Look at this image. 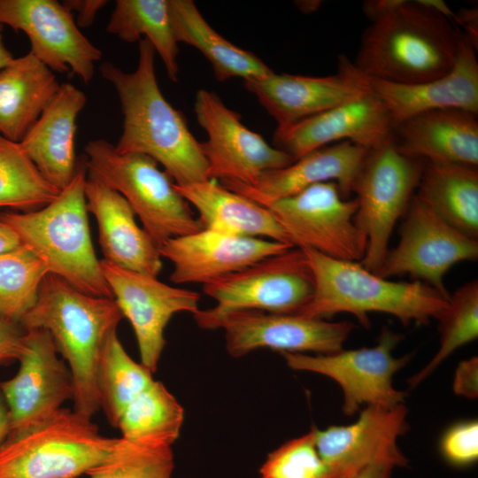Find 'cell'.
Here are the masks:
<instances>
[{"instance_id":"cell-5","label":"cell","mask_w":478,"mask_h":478,"mask_svg":"<svg viewBox=\"0 0 478 478\" xmlns=\"http://www.w3.org/2000/svg\"><path fill=\"white\" fill-rule=\"evenodd\" d=\"M86 179L85 159L79 160L73 179L52 202L31 212H2L0 220L50 274L87 295L113 298L91 241Z\"/></svg>"},{"instance_id":"cell-29","label":"cell","mask_w":478,"mask_h":478,"mask_svg":"<svg viewBox=\"0 0 478 478\" xmlns=\"http://www.w3.org/2000/svg\"><path fill=\"white\" fill-rule=\"evenodd\" d=\"M177 42L199 50L211 64L219 81L240 77L243 81L266 76L273 71L254 53L231 43L202 16L191 0H168Z\"/></svg>"},{"instance_id":"cell-36","label":"cell","mask_w":478,"mask_h":478,"mask_svg":"<svg viewBox=\"0 0 478 478\" xmlns=\"http://www.w3.org/2000/svg\"><path fill=\"white\" fill-rule=\"evenodd\" d=\"M171 445L119 437L112 452L89 468V478H173Z\"/></svg>"},{"instance_id":"cell-23","label":"cell","mask_w":478,"mask_h":478,"mask_svg":"<svg viewBox=\"0 0 478 478\" xmlns=\"http://www.w3.org/2000/svg\"><path fill=\"white\" fill-rule=\"evenodd\" d=\"M88 212L98 225L104 260L126 270L157 277L163 267L158 246L135 221L127 201L96 177L85 182Z\"/></svg>"},{"instance_id":"cell-17","label":"cell","mask_w":478,"mask_h":478,"mask_svg":"<svg viewBox=\"0 0 478 478\" xmlns=\"http://www.w3.org/2000/svg\"><path fill=\"white\" fill-rule=\"evenodd\" d=\"M24 331L25 348L19 358V371L12 378L0 382L12 432L49 419L74 395L71 372L58 358L50 334L43 328Z\"/></svg>"},{"instance_id":"cell-14","label":"cell","mask_w":478,"mask_h":478,"mask_svg":"<svg viewBox=\"0 0 478 478\" xmlns=\"http://www.w3.org/2000/svg\"><path fill=\"white\" fill-rule=\"evenodd\" d=\"M194 111L208 135L202 148L209 180L252 187L265 173L294 161L289 154L244 126L240 114L227 107L214 92L199 89Z\"/></svg>"},{"instance_id":"cell-42","label":"cell","mask_w":478,"mask_h":478,"mask_svg":"<svg viewBox=\"0 0 478 478\" xmlns=\"http://www.w3.org/2000/svg\"><path fill=\"white\" fill-rule=\"evenodd\" d=\"M62 4L71 12L76 13L75 23L79 27H88L96 19L98 12L104 7L105 0H66Z\"/></svg>"},{"instance_id":"cell-6","label":"cell","mask_w":478,"mask_h":478,"mask_svg":"<svg viewBox=\"0 0 478 478\" xmlns=\"http://www.w3.org/2000/svg\"><path fill=\"white\" fill-rule=\"evenodd\" d=\"M119 438L99 433L91 418L61 408L0 445V478H77L103 461Z\"/></svg>"},{"instance_id":"cell-48","label":"cell","mask_w":478,"mask_h":478,"mask_svg":"<svg viewBox=\"0 0 478 478\" xmlns=\"http://www.w3.org/2000/svg\"><path fill=\"white\" fill-rule=\"evenodd\" d=\"M418 4L430 11L437 12L452 21L454 12L443 0H415Z\"/></svg>"},{"instance_id":"cell-33","label":"cell","mask_w":478,"mask_h":478,"mask_svg":"<svg viewBox=\"0 0 478 478\" xmlns=\"http://www.w3.org/2000/svg\"><path fill=\"white\" fill-rule=\"evenodd\" d=\"M183 420L182 406L161 382L154 381L126 407L117 428L123 438L172 446Z\"/></svg>"},{"instance_id":"cell-22","label":"cell","mask_w":478,"mask_h":478,"mask_svg":"<svg viewBox=\"0 0 478 478\" xmlns=\"http://www.w3.org/2000/svg\"><path fill=\"white\" fill-rule=\"evenodd\" d=\"M368 151L343 141L312 150L285 167L265 173L252 187L233 181L220 183L258 204L287 197L326 181L336 182L343 196L348 198L353 194Z\"/></svg>"},{"instance_id":"cell-19","label":"cell","mask_w":478,"mask_h":478,"mask_svg":"<svg viewBox=\"0 0 478 478\" xmlns=\"http://www.w3.org/2000/svg\"><path fill=\"white\" fill-rule=\"evenodd\" d=\"M406 408L366 406L358 419L346 426L314 428L315 445L325 478H345L375 461L403 466L407 459L397 440L407 428Z\"/></svg>"},{"instance_id":"cell-43","label":"cell","mask_w":478,"mask_h":478,"mask_svg":"<svg viewBox=\"0 0 478 478\" xmlns=\"http://www.w3.org/2000/svg\"><path fill=\"white\" fill-rule=\"evenodd\" d=\"M452 20L461 26L467 41L477 50L478 45V10L477 8H462L454 12Z\"/></svg>"},{"instance_id":"cell-31","label":"cell","mask_w":478,"mask_h":478,"mask_svg":"<svg viewBox=\"0 0 478 478\" xmlns=\"http://www.w3.org/2000/svg\"><path fill=\"white\" fill-rule=\"evenodd\" d=\"M106 31L127 42L145 36L163 61L169 79L178 81L179 48L168 0H117Z\"/></svg>"},{"instance_id":"cell-18","label":"cell","mask_w":478,"mask_h":478,"mask_svg":"<svg viewBox=\"0 0 478 478\" xmlns=\"http://www.w3.org/2000/svg\"><path fill=\"white\" fill-rule=\"evenodd\" d=\"M247 90L284 127L358 98L369 91L370 78L344 55L328 76L274 73L244 81Z\"/></svg>"},{"instance_id":"cell-50","label":"cell","mask_w":478,"mask_h":478,"mask_svg":"<svg viewBox=\"0 0 478 478\" xmlns=\"http://www.w3.org/2000/svg\"><path fill=\"white\" fill-rule=\"evenodd\" d=\"M297 5L301 12L310 13L320 8L321 1H298L297 2Z\"/></svg>"},{"instance_id":"cell-3","label":"cell","mask_w":478,"mask_h":478,"mask_svg":"<svg viewBox=\"0 0 478 478\" xmlns=\"http://www.w3.org/2000/svg\"><path fill=\"white\" fill-rule=\"evenodd\" d=\"M461 36L450 19L406 0L364 30L353 63L371 79L425 82L452 69Z\"/></svg>"},{"instance_id":"cell-4","label":"cell","mask_w":478,"mask_h":478,"mask_svg":"<svg viewBox=\"0 0 478 478\" xmlns=\"http://www.w3.org/2000/svg\"><path fill=\"white\" fill-rule=\"evenodd\" d=\"M301 249L313 273L314 291L299 315L326 320L347 312L367 328L368 314L382 312L396 317L404 325H427L431 319L437 320L447 307L449 298L421 281H390L359 262Z\"/></svg>"},{"instance_id":"cell-12","label":"cell","mask_w":478,"mask_h":478,"mask_svg":"<svg viewBox=\"0 0 478 478\" xmlns=\"http://www.w3.org/2000/svg\"><path fill=\"white\" fill-rule=\"evenodd\" d=\"M403 218L397 244L374 274L386 279L408 275L449 298L444 276L454 265L478 258V240L446 223L415 195Z\"/></svg>"},{"instance_id":"cell-1","label":"cell","mask_w":478,"mask_h":478,"mask_svg":"<svg viewBox=\"0 0 478 478\" xmlns=\"http://www.w3.org/2000/svg\"><path fill=\"white\" fill-rule=\"evenodd\" d=\"M156 51L147 39L139 41L136 69L121 70L104 62L101 76L114 87L123 114V129L115 146L119 153L153 158L177 186L209 180L208 165L183 113L165 98L155 73Z\"/></svg>"},{"instance_id":"cell-24","label":"cell","mask_w":478,"mask_h":478,"mask_svg":"<svg viewBox=\"0 0 478 478\" xmlns=\"http://www.w3.org/2000/svg\"><path fill=\"white\" fill-rule=\"evenodd\" d=\"M393 123L426 111L457 108L478 113L476 49L462 34L456 62L446 74L432 81L397 84L370 78Z\"/></svg>"},{"instance_id":"cell-8","label":"cell","mask_w":478,"mask_h":478,"mask_svg":"<svg viewBox=\"0 0 478 478\" xmlns=\"http://www.w3.org/2000/svg\"><path fill=\"white\" fill-rule=\"evenodd\" d=\"M425 164L403 154L392 135L368 151L353 187L358 202L355 223L366 237L359 263L367 270L376 273L382 266L395 226L416 193Z\"/></svg>"},{"instance_id":"cell-7","label":"cell","mask_w":478,"mask_h":478,"mask_svg":"<svg viewBox=\"0 0 478 478\" xmlns=\"http://www.w3.org/2000/svg\"><path fill=\"white\" fill-rule=\"evenodd\" d=\"M84 150L89 174L127 201L158 249L171 238L203 229L173 179L153 158L119 153L103 138L89 142Z\"/></svg>"},{"instance_id":"cell-9","label":"cell","mask_w":478,"mask_h":478,"mask_svg":"<svg viewBox=\"0 0 478 478\" xmlns=\"http://www.w3.org/2000/svg\"><path fill=\"white\" fill-rule=\"evenodd\" d=\"M259 204L271 211L295 247L339 260L360 262L365 256L366 237L354 219L358 202L345 198L335 181Z\"/></svg>"},{"instance_id":"cell-21","label":"cell","mask_w":478,"mask_h":478,"mask_svg":"<svg viewBox=\"0 0 478 478\" xmlns=\"http://www.w3.org/2000/svg\"><path fill=\"white\" fill-rule=\"evenodd\" d=\"M291 247L277 241L203 228L171 238L158 250L173 264L170 280L173 283L205 284Z\"/></svg>"},{"instance_id":"cell-13","label":"cell","mask_w":478,"mask_h":478,"mask_svg":"<svg viewBox=\"0 0 478 478\" xmlns=\"http://www.w3.org/2000/svg\"><path fill=\"white\" fill-rule=\"evenodd\" d=\"M401 339V335L384 328L376 345L369 348L343 349L324 355L281 353L291 369L335 381L343 392V411L351 415L361 405L392 408L403 405L405 392L393 387L394 374L409 360L408 356L395 358L392 354Z\"/></svg>"},{"instance_id":"cell-47","label":"cell","mask_w":478,"mask_h":478,"mask_svg":"<svg viewBox=\"0 0 478 478\" xmlns=\"http://www.w3.org/2000/svg\"><path fill=\"white\" fill-rule=\"evenodd\" d=\"M12 432L9 409L4 398L0 392V445L4 442Z\"/></svg>"},{"instance_id":"cell-11","label":"cell","mask_w":478,"mask_h":478,"mask_svg":"<svg viewBox=\"0 0 478 478\" xmlns=\"http://www.w3.org/2000/svg\"><path fill=\"white\" fill-rule=\"evenodd\" d=\"M205 329L222 328L226 348L235 358L258 348L280 352L331 354L343 350L354 328L350 321L331 322L299 314H278L255 310L213 313L208 309L194 314Z\"/></svg>"},{"instance_id":"cell-49","label":"cell","mask_w":478,"mask_h":478,"mask_svg":"<svg viewBox=\"0 0 478 478\" xmlns=\"http://www.w3.org/2000/svg\"><path fill=\"white\" fill-rule=\"evenodd\" d=\"M3 25L0 23V70L7 66L13 59L12 54L5 47L3 35H2Z\"/></svg>"},{"instance_id":"cell-20","label":"cell","mask_w":478,"mask_h":478,"mask_svg":"<svg viewBox=\"0 0 478 478\" xmlns=\"http://www.w3.org/2000/svg\"><path fill=\"white\" fill-rule=\"evenodd\" d=\"M394 123L381 99L368 93L284 127H276L274 146L294 160L319 148L350 141L367 150L392 135Z\"/></svg>"},{"instance_id":"cell-27","label":"cell","mask_w":478,"mask_h":478,"mask_svg":"<svg viewBox=\"0 0 478 478\" xmlns=\"http://www.w3.org/2000/svg\"><path fill=\"white\" fill-rule=\"evenodd\" d=\"M175 188L197 210V220L204 229L292 245L270 210L216 181Z\"/></svg>"},{"instance_id":"cell-32","label":"cell","mask_w":478,"mask_h":478,"mask_svg":"<svg viewBox=\"0 0 478 478\" xmlns=\"http://www.w3.org/2000/svg\"><path fill=\"white\" fill-rule=\"evenodd\" d=\"M153 382L152 372L127 354L117 329L112 331L105 341L96 370L100 409L111 425L117 428L126 407Z\"/></svg>"},{"instance_id":"cell-26","label":"cell","mask_w":478,"mask_h":478,"mask_svg":"<svg viewBox=\"0 0 478 478\" xmlns=\"http://www.w3.org/2000/svg\"><path fill=\"white\" fill-rule=\"evenodd\" d=\"M86 102L81 89L70 82L61 83L52 101L19 143L41 174L60 191L72 181L78 168L76 120Z\"/></svg>"},{"instance_id":"cell-10","label":"cell","mask_w":478,"mask_h":478,"mask_svg":"<svg viewBox=\"0 0 478 478\" xmlns=\"http://www.w3.org/2000/svg\"><path fill=\"white\" fill-rule=\"evenodd\" d=\"M217 305L213 313L255 310L298 314L314 291V277L303 249L291 247L242 270L203 284Z\"/></svg>"},{"instance_id":"cell-16","label":"cell","mask_w":478,"mask_h":478,"mask_svg":"<svg viewBox=\"0 0 478 478\" xmlns=\"http://www.w3.org/2000/svg\"><path fill=\"white\" fill-rule=\"evenodd\" d=\"M100 265L114 300L134 329L141 363L155 372L166 344V327L175 313L197 312L200 294L167 285L154 276L118 267L104 259Z\"/></svg>"},{"instance_id":"cell-41","label":"cell","mask_w":478,"mask_h":478,"mask_svg":"<svg viewBox=\"0 0 478 478\" xmlns=\"http://www.w3.org/2000/svg\"><path fill=\"white\" fill-rule=\"evenodd\" d=\"M456 394L475 398L478 395V359L476 357L459 363L453 380Z\"/></svg>"},{"instance_id":"cell-2","label":"cell","mask_w":478,"mask_h":478,"mask_svg":"<svg viewBox=\"0 0 478 478\" xmlns=\"http://www.w3.org/2000/svg\"><path fill=\"white\" fill-rule=\"evenodd\" d=\"M123 314L114 298L87 295L53 274L42 280L36 303L22 318L24 330H47L71 372L74 410L91 418L100 410L96 370L109 335Z\"/></svg>"},{"instance_id":"cell-25","label":"cell","mask_w":478,"mask_h":478,"mask_svg":"<svg viewBox=\"0 0 478 478\" xmlns=\"http://www.w3.org/2000/svg\"><path fill=\"white\" fill-rule=\"evenodd\" d=\"M392 139L410 158L478 166L477 113L466 110L420 112L394 124Z\"/></svg>"},{"instance_id":"cell-37","label":"cell","mask_w":478,"mask_h":478,"mask_svg":"<svg viewBox=\"0 0 478 478\" xmlns=\"http://www.w3.org/2000/svg\"><path fill=\"white\" fill-rule=\"evenodd\" d=\"M438 320L440 347L429 363L411 380L412 386L427 378L457 349L478 336V281L466 282L450 295Z\"/></svg>"},{"instance_id":"cell-28","label":"cell","mask_w":478,"mask_h":478,"mask_svg":"<svg viewBox=\"0 0 478 478\" xmlns=\"http://www.w3.org/2000/svg\"><path fill=\"white\" fill-rule=\"evenodd\" d=\"M60 83L30 51L0 70V135L20 143L56 96Z\"/></svg>"},{"instance_id":"cell-38","label":"cell","mask_w":478,"mask_h":478,"mask_svg":"<svg viewBox=\"0 0 478 478\" xmlns=\"http://www.w3.org/2000/svg\"><path fill=\"white\" fill-rule=\"evenodd\" d=\"M261 478H325L315 445L314 428L270 453L260 468Z\"/></svg>"},{"instance_id":"cell-39","label":"cell","mask_w":478,"mask_h":478,"mask_svg":"<svg viewBox=\"0 0 478 478\" xmlns=\"http://www.w3.org/2000/svg\"><path fill=\"white\" fill-rule=\"evenodd\" d=\"M441 451L445 459L458 466L474 462L478 458V423L460 422L451 427L443 436Z\"/></svg>"},{"instance_id":"cell-35","label":"cell","mask_w":478,"mask_h":478,"mask_svg":"<svg viewBox=\"0 0 478 478\" xmlns=\"http://www.w3.org/2000/svg\"><path fill=\"white\" fill-rule=\"evenodd\" d=\"M44 263L21 246L0 254V318L19 325L35 305L43 278Z\"/></svg>"},{"instance_id":"cell-30","label":"cell","mask_w":478,"mask_h":478,"mask_svg":"<svg viewBox=\"0 0 478 478\" xmlns=\"http://www.w3.org/2000/svg\"><path fill=\"white\" fill-rule=\"evenodd\" d=\"M415 196L446 223L478 240V166L426 162Z\"/></svg>"},{"instance_id":"cell-46","label":"cell","mask_w":478,"mask_h":478,"mask_svg":"<svg viewBox=\"0 0 478 478\" xmlns=\"http://www.w3.org/2000/svg\"><path fill=\"white\" fill-rule=\"evenodd\" d=\"M21 246L17 234L0 220V254Z\"/></svg>"},{"instance_id":"cell-15","label":"cell","mask_w":478,"mask_h":478,"mask_svg":"<svg viewBox=\"0 0 478 478\" xmlns=\"http://www.w3.org/2000/svg\"><path fill=\"white\" fill-rule=\"evenodd\" d=\"M0 23L23 32L30 52L52 72L72 73L89 84L102 51L57 0H0Z\"/></svg>"},{"instance_id":"cell-34","label":"cell","mask_w":478,"mask_h":478,"mask_svg":"<svg viewBox=\"0 0 478 478\" xmlns=\"http://www.w3.org/2000/svg\"><path fill=\"white\" fill-rule=\"evenodd\" d=\"M59 192L41 174L19 143L0 135V208L38 210Z\"/></svg>"},{"instance_id":"cell-45","label":"cell","mask_w":478,"mask_h":478,"mask_svg":"<svg viewBox=\"0 0 478 478\" xmlns=\"http://www.w3.org/2000/svg\"><path fill=\"white\" fill-rule=\"evenodd\" d=\"M394 464L389 461H375L366 465L345 478H389Z\"/></svg>"},{"instance_id":"cell-44","label":"cell","mask_w":478,"mask_h":478,"mask_svg":"<svg viewBox=\"0 0 478 478\" xmlns=\"http://www.w3.org/2000/svg\"><path fill=\"white\" fill-rule=\"evenodd\" d=\"M406 0H366L362 10L370 22L378 20L402 6Z\"/></svg>"},{"instance_id":"cell-40","label":"cell","mask_w":478,"mask_h":478,"mask_svg":"<svg viewBox=\"0 0 478 478\" xmlns=\"http://www.w3.org/2000/svg\"><path fill=\"white\" fill-rule=\"evenodd\" d=\"M24 329L0 318V364L19 360L24 348Z\"/></svg>"}]
</instances>
